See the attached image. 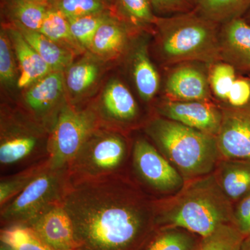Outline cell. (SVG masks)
<instances>
[{
	"instance_id": "29",
	"label": "cell",
	"mask_w": 250,
	"mask_h": 250,
	"mask_svg": "<svg viewBox=\"0 0 250 250\" xmlns=\"http://www.w3.org/2000/svg\"><path fill=\"white\" fill-rule=\"evenodd\" d=\"M1 242L12 247L14 250H55L41 241L30 228L22 225L3 228Z\"/></svg>"
},
{
	"instance_id": "41",
	"label": "cell",
	"mask_w": 250,
	"mask_h": 250,
	"mask_svg": "<svg viewBox=\"0 0 250 250\" xmlns=\"http://www.w3.org/2000/svg\"><path fill=\"white\" fill-rule=\"evenodd\" d=\"M247 20H248V21L250 22V10L248 13H247Z\"/></svg>"
},
{
	"instance_id": "16",
	"label": "cell",
	"mask_w": 250,
	"mask_h": 250,
	"mask_svg": "<svg viewBox=\"0 0 250 250\" xmlns=\"http://www.w3.org/2000/svg\"><path fill=\"white\" fill-rule=\"evenodd\" d=\"M6 30L12 42L18 62L20 72L18 87L27 89L33 83L48 75L52 71V69L28 43L17 28L11 24Z\"/></svg>"
},
{
	"instance_id": "1",
	"label": "cell",
	"mask_w": 250,
	"mask_h": 250,
	"mask_svg": "<svg viewBox=\"0 0 250 250\" xmlns=\"http://www.w3.org/2000/svg\"><path fill=\"white\" fill-rule=\"evenodd\" d=\"M62 205L78 250H130L155 221L148 200L122 174L69 182Z\"/></svg>"
},
{
	"instance_id": "42",
	"label": "cell",
	"mask_w": 250,
	"mask_h": 250,
	"mask_svg": "<svg viewBox=\"0 0 250 250\" xmlns=\"http://www.w3.org/2000/svg\"><path fill=\"white\" fill-rule=\"evenodd\" d=\"M111 1H115V0H111Z\"/></svg>"
},
{
	"instance_id": "25",
	"label": "cell",
	"mask_w": 250,
	"mask_h": 250,
	"mask_svg": "<svg viewBox=\"0 0 250 250\" xmlns=\"http://www.w3.org/2000/svg\"><path fill=\"white\" fill-rule=\"evenodd\" d=\"M50 5L24 0H8L6 10L12 24L39 31Z\"/></svg>"
},
{
	"instance_id": "27",
	"label": "cell",
	"mask_w": 250,
	"mask_h": 250,
	"mask_svg": "<svg viewBox=\"0 0 250 250\" xmlns=\"http://www.w3.org/2000/svg\"><path fill=\"white\" fill-rule=\"evenodd\" d=\"M245 238L235 225L225 224L202 238L195 250H241Z\"/></svg>"
},
{
	"instance_id": "6",
	"label": "cell",
	"mask_w": 250,
	"mask_h": 250,
	"mask_svg": "<svg viewBox=\"0 0 250 250\" xmlns=\"http://www.w3.org/2000/svg\"><path fill=\"white\" fill-rule=\"evenodd\" d=\"M1 113L0 134L1 172L21 170L48 159V130L32 117Z\"/></svg>"
},
{
	"instance_id": "23",
	"label": "cell",
	"mask_w": 250,
	"mask_h": 250,
	"mask_svg": "<svg viewBox=\"0 0 250 250\" xmlns=\"http://www.w3.org/2000/svg\"><path fill=\"white\" fill-rule=\"evenodd\" d=\"M250 10V0H198L195 12L217 23H227Z\"/></svg>"
},
{
	"instance_id": "22",
	"label": "cell",
	"mask_w": 250,
	"mask_h": 250,
	"mask_svg": "<svg viewBox=\"0 0 250 250\" xmlns=\"http://www.w3.org/2000/svg\"><path fill=\"white\" fill-rule=\"evenodd\" d=\"M133 76L141 98L144 101H150L159 90V76L148 56L146 46H140L135 52Z\"/></svg>"
},
{
	"instance_id": "26",
	"label": "cell",
	"mask_w": 250,
	"mask_h": 250,
	"mask_svg": "<svg viewBox=\"0 0 250 250\" xmlns=\"http://www.w3.org/2000/svg\"><path fill=\"white\" fill-rule=\"evenodd\" d=\"M49 166L48 159L33 164L16 173L1 177L0 207L17 196Z\"/></svg>"
},
{
	"instance_id": "17",
	"label": "cell",
	"mask_w": 250,
	"mask_h": 250,
	"mask_svg": "<svg viewBox=\"0 0 250 250\" xmlns=\"http://www.w3.org/2000/svg\"><path fill=\"white\" fill-rule=\"evenodd\" d=\"M166 92L177 101H203L208 96L205 74L196 67H178L169 75Z\"/></svg>"
},
{
	"instance_id": "31",
	"label": "cell",
	"mask_w": 250,
	"mask_h": 250,
	"mask_svg": "<svg viewBox=\"0 0 250 250\" xmlns=\"http://www.w3.org/2000/svg\"><path fill=\"white\" fill-rule=\"evenodd\" d=\"M119 11L130 22L136 25L155 24L157 17L152 13L149 0H115Z\"/></svg>"
},
{
	"instance_id": "12",
	"label": "cell",
	"mask_w": 250,
	"mask_h": 250,
	"mask_svg": "<svg viewBox=\"0 0 250 250\" xmlns=\"http://www.w3.org/2000/svg\"><path fill=\"white\" fill-rule=\"evenodd\" d=\"M161 116L207 134L216 136L223 113L203 101H167L159 108Z\"/></svg>"
},
{
	"instance_id": "13",
	"label": "cell",
	"mask_w": 250,
	"mask_h": 250,
	"mask_svg": "<svg viewBox=\"0 0 250 250\" xmlns=\"http://www.w3.org/2000/svg\"><path fill=\"white\" fill-rule=\"evenodd\" d=\"M41 241L55 250H78L71 220L62 204L26 225Z\"/></svg>"
},
{
	"instance_id": "30",
	"label": "cell",
	"mask_w": 250,
	"mask_h": 250,
	"mask_svg": "<svg viewBox=\"0 0 250 250\" xmlns=\"http://www.w3.org/2000/svg\"><path fill=\"white\" fill-rule=\"evenodd\" d=\"M50 5L69 20L111 11L106 0H54Z\"/></svg>"
},
{
	"instance_id": "10",
	"label": "cell",
	"mask_w": 250,
	"mask_h": 250,
	"mask_svg": "<svg viewBox=\"0 0 250 250\" xmlns=\"http://www.w3.org/2000/svg\"><path fill=\"white\" fill-rule=\"evenodd\" d=\"M63 72L52 71L27 88L24 103L29 115L49 132L61 108H57L65 88Z\"/></svg>"
},
{
	"instance_id": "28",
	"label": "cell",
	"mask_w": 250,
	"mask_h": 250,
	"mask_svg": "<svg viewBox=\"0 0 250 250\" xmlns=\"http://www.w3.org/2000/svg\"><path fill=\"white\" fill-rule=\"evenodd\" d=\"M111 16V11H108L68 19L72 36L81 47L89 50L99 27Z\"/></svg>"
},
{
	"instance_id": "11",
	"label": "cell",
	"mask_w": 250,
	"mask_h": 250,
	"mask_svg": "<svg viewBox=\"0 0 250 250\" xmlns=\"http://www.w3.org/2000/svg\"><path fill=\"white\" fill-rule=\"evenodd\" d=\"M216 139L220 154L227 159L250 161V107L223 111Z\"/></svg>"
},
{
	"instance_id": "5",
	"label": "cell",
	"mask_w": 250,
	"mask_h": 250,
	"mask_svg": "<svg viewBox=\"0 0 250 250\" xmlns=\"http://www.w3.org/2000/svg\"><path fill=\"white\" fill-rule=\"evenodd\" d=\"M127 150V143L119 131L101 125L90 135L69 164V182L121 174Z\"/></svg>"
},
{
	"instance_id": "15",
	"label": "cell",
	"mask_w": 250,
	"mask_h": 250,
	"mask_svg": "<svg viewBox=\"0 0 250 250\" xmlns=\"http://www.w3.org/2000/svg\"><path fill=\"white\" fill-rule=\"evenodd\" d=\"M223 24L219 39L220 57L233 66L250 70V24L241 18Z\"/></svg>"
},
{
	"instance_id": "21",
	"label": "cell",
	"mask_w": 250,
	"mask_h": 250,
	"mask_svg": "<svg viewBox=\"0 0 250 250\" xmlns=\"http://www.w3.org/2000/svg\"><path fill=\"white\" fill-rule=\"evenodd\" d=\"M39 32L74 55L83 53L85 51L72 36L68 18L60 10L51 5Z\"/></svg>"
},
{
	"instance_id": "33",
	"label": "cell",
	"mask_w": 250,
	"mask_h": 250,
	"mask_svg": "<svg viewBox=\"0 0 250 250\" xmlns=\"http://www.w3.org/2000/svg\"><path fill=\"white\" fill-rule=\"evenodd\" d=\"M235 80L234 67L228 62L216 64L210 72V87L215 95L223 100L228 99L229 93Z\"/></svg>"
},
{
	"instance_id": "24",
	"label": "cell",
	"mask_w": 250,
	"mask_h": 250,
	"mask_svg": "<svg viewBox=\"0 0 250 250\" xmlns=\"http://www.w3.org/2000/svg\"><path fill=\"white\" fill-rule=\"evenodd\" d=\"M100 75V67L94 59L84 58L66 70L65 88L72 96L81 97L92 88Z\"/></svg>"
},
{
	"instance_id": "3",
	"label": "cell",
	"mask_w": 250,
	"mask_h": 250,
	"mask_svg": "<svg viewBox=\"0 0 250 250\" xmlns=\"http://www.w3.org/2000/svg\"><path fill=\"white\" fill-rule=\"evenodd\" d=\"M166 159L186 177L208 175L220 155L216 136L167 118H154L145 128Z\"/></svg>"
},
{
	"instance_id": "2",
	"label": "cell",
	"mask_w": 250,
	"mask_h": 250,
	"mask_svg": "<svg viewBox=\"0 0 250 250\" xmlns=\"http://www.w3.org/2000/svg\"><path fill=\"white\" fill-rule=\"evenodd\" d=\"M155 222L185 229L205 238L233 221V210L215 175L204 176L187 184L176 196L154 202Z\"/></svg>"
},
{
	"instance_id": "36",
	"label": "cell",
	"mask_w": 250,
	"mask_h": 250,
	"mask_svg": "<svg viewBox=\"0 0 250 250\" xmlns=\"http://www.w3.org/2000/svg\"><path fill=\"white\" fill-rule=\"evenodd\" d=\"M227 100L233 107L240 108L246 106L250 100V81L245 79L235 80Z\"/></svg>"
},
{
	"instance_id": "32",
	"label": "cell",
	"mask_w": 250,
	"mask_h": 250,
	"mask_svg": "<svg viewBox=\"0 0 250 250\" xmlns=\"http://www.w3.org/2000/svg\"><path fill=\"white\" fill-rule=\"evenodd\" d=\"M12 42L6 29L0 34V80L4 85H11L18 82L17 67Z\"/></svg>"
},
{
	"instance_id": "37",
	"label": "cell",
	"mask_w": 250,
	"mask_h": 250,
	"mask_svg": "<svg viewBox=\"0 0 250 250\" xmlns=\"http://www.w3.org/2000/svg\"><path fill=\"white\" fill-rule=\"evenodd\" d=\"M152 7L161 13L182 12L188 8L189 0H149Z\"/></svg>"
},
{
	"instance_id": "35",
	"label": "cell",
	"mask_w": 250,
	"mask_h": 250,
	"mask_svg": "<svg viewBox=\"0 0 250 250\" xmlns=\"http://www.w3.org/2000/svg\"><path fill=\"white\" fill-rule=\"evenodd\" d=\"M233 222L243 236L250 235V192L240 200L233 210Z\"/></svg>"
},
{
	"instance_id": "19",
	"label": "cell",
	"mask_w": 250,
	"mask_h": 250,
	"mask_svg": "<svg viewBox=\"0 0 250 250\" xmlns=\"http://www.w3.org/2000/svg\"><path fill=\"white\" fill-rule=\"evenodd\" d=\"M216 178L230 200H241L250 192V161H223Z\"/></svg>"
},
{
	"instance_id": "14",
	"label": "cell",
	"mask_w": 250,
	"mask_h": 250,
	"mask_svg": "<svg viewBox=\"0 0 250 250\" xmlns=\"http://www.w3.org/2000/svg\"><path fill=\"white\" fill-rule=\"evenodd\" d=\"M95 108L102 126L116 130V126L134 121L139 113L132 94L126 85L116 80L106 85L100 106Z\"/></svg>"
},
{
	"instance_id": "39",
	"label": "cell",
	"mask_w": 250,
	"mask_h": 250,
	"mask_svg": "<svg viewBox=\"0 0 250 250\" xmlns=\"http://www.w3.org/2000/svg\"><path fill=\"white\" fill-rule=\"evenodd\" d=\"M24 1H32V2L41 3V4H45L50 5L54 0H24Z\"/></svg>"
},
{
	"instance_id": "18",
	"label": "cell",
	"mask_w": 250,
	"mask_h": 250,
	"mask_svg": "<svg viewBox=\"0 0 250 250\" xmlns=\"http://www.w3.org/2000/svg\"><path fill=\"white\" fill-rule=\"evenodd\" d=\"M127 37L125 24L111 16L99 27L89 51L98 58H116L124 50Z\"/></svg>"
},
{
	"instance_id": "7",
	"label": "cell",
	"mask_w": 250,
	"mask_h": 250,
	"mask_svg": "<svg viewBox=\"0 0 250 250\" xmlns=\"http://www.w3.org/2000/svg\"><path fill=\"white\" fill-rule=\"evenodd\" d=\"M67 185V169H53L47 166L17 196L0 207L1 224L4 228L26 226L50 208L62 204Z\"/></svg>"
},
{
	"instance_id": "34",
	"label": "cell",
	"mask_w": 250,
	"mask_h": 250,
	"mask_svg": "<svg viewBox=\"0 0 250 250\" xmlns=\"http://www.w3.org/2000/svg\"><path fill=\"white\" fill-rule=\"evenodd\" d=\"M193 239L182 231L172 230L155 238L146 250H195Z\"/></svg>"
},
{
	"instance_id": "40",
	"label": "cell",
	"mask_w": 250,
	"mask_h": 250,
	"mask_svg": "<svg viewBox=\"0 0 250 250\" xmlns=\"http://www.w3.org/2000/svg\"><path fill=\"white\" fill-rule=\"evenodd\" d=\"M0 250H14L12 247L9 246V245L6 244V243L1 242V245H0Z\"/></svg>"
},
{
	"instance_id": "38",
	"label": "cell",
	"mask_w": 250,
	"mask_h": 250,
	"mask_svg": "<svg viewBox=\"0 0 250 250\" xmlns=\"http://www.w3.org/2000/svg\"><path fill=\"white\" fill-rule=\"evenodd\" d=\"M246 238L242 244L241 250H250V235Z\"/></svg>"
},
{
	"instance_id": "4",
	"label": "cell",
	"mask_w": 250,
	"mask_h": 250,
	"mask_svg": "<svg viewBox=\"0 0 250 250\" xmlns=\"http://www.w3.org/2000/svg\"><path fill=\"white\" fill-rule=\"evenodd\" d=\"M155 24L161 54L166 62H209L220 57L218 24L197 13L157 18Z\"/></svg>"
},
{
	"instance_id": "20",
	"label": "cell",
	"mask_w": 250,
	"mask_h": 250,
	"mask_svg": "<svg viewBox=\"0 0 250 250\" xmlns=\"http://www.w3.org/2000/svg\"><path fill=\"white\" fill-rule=\"evenodd\" d=\"M21 31L25 40L40 55L52 71L66 70L73 63L72 52L50 40L39 31H31L12 24Z\"/></svg>"
},
{
	"instance_id": "9",
	"label": "cell",
	"mask_w": 250,
	"mask_h": 250,
	"mask_svg": "<svg viewBox=\"0 0 250 250\" xmlns=\"http://www.w3.org/2000/svg\"><path fill=\"white\" fill-rule=\"evenodd\" d=\"M132 164L140 180L153 190L174 191L183 186V179L169 161L147 140L135 141Z\"/></svg>"
},
{
	"instance_id": "43",
	"label": "cell",
	"mask_w": 250,
	"mask_h": 250,
	"mask_svg": "<svg viewBox=\"0 0 250 250\" xmlns=\"http://www.w3.org/2000/svg\"><path fill=\"white\" fill-rule=\"evenodd\" d=\"M198 1V0H196V1Z\"/></svg>"
},
{
	"instance_id": "8",
	"label": "cell",
	"mask_w": 250,
	"mask_h": 250,
	"mask_svg": "<svg viewBox=\"0 0 250 250\" xmlns=\"http://www.w3.org/2000/svg\"><path fill=\"white\" fill-rule=\"evenodd\" d=\"M100 126L101 123L95 107L62 105L49 131V167L67 169L83 143Z\"/></svg>"
}]
</instances>
